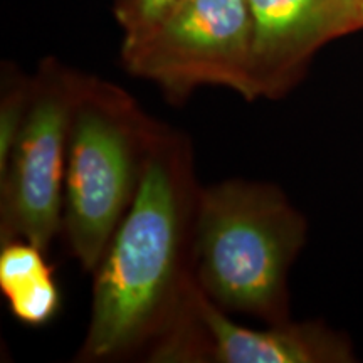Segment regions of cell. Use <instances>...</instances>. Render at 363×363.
Segmentation results:
<instances>
[{"instance_id":"obj_2","label":"cell","mask_w":363,"mask_h":363,"mask_svg":"<svg viewBox=\"0 0 363 363\" xmlns=\"http://www.w3.org/2000/svg\"><path fill=\"white\" fill-rule=\"evenodd\" d=\"M306 219L278 187L229 180L197 190L194 278L216 305L267 323L288 321V274Z\"/></svg>"},{"instance_id":"obj_1","label":"cell","mask_w":363,"mask_h":363,"mask_svg":"<svg viewBox=\"0 0 363 363\" xmlns=\"http://www.w3.org/2000/svg\"><path fill=\"white\" fill-rule=\"evenodd\" d=\"M195 197L184 143L162 126L133 202L94 271L83 360H106L150 340L162 342L187 313L195 284L187 269Z\"/></svg>"},{"instance_id":"obj_6","label":"cell","mask_w":363,"mask_h":363,"mask_svg":"<svg viewBox=\"0 0 363 363\" xmlns=\"http://www.w3.org/2000/svg\"><path fill=\"white\" fill-rule=\"evenodd\" d=\"M257 98L284 96L331 40L362 29L355 0H247Z\"/></svg>"},{"instance_id":"obj_8","label":"cell","mask_w":363,"mask_h":363,"mask_svg":"<svg viewBox=\"0 0 363 363\" xmlns=\"http://www.w3.org/2000/svg\"><path fill=\"white\" fill-rule=\"evenodd\" d=\"M12 315L29 326L48 323L61 305V294L51 269L6 294Z\"/></svg>"},{"instance_id":"obj_7","label":"cell","mask_w":363,"mask_h":363,"mask_svg":"<svg viewBox=\"0 0 363 363\" xmlns=\"http://www.w3.org/2000/svg\"><path fill=\"white\" fill-rule=\"evenodd\" d=\"M192 318L182 360L190 357L194 342L203 343L199 357L219 363H348L355 362L343 335L321 323H272L252 330L230 321L195 281Z\"/></svg>"},{"instance_id":"obj_5","label":"cell","mask_w":363,"mask_h":363,"mask_svg":"<svg viewBox=\"0 0 363 363\" xmlns=\"http://www.w3.org/2000/svg\"><path fill=\"white\" fill-rule=\"evenodd\" d=\"M83 74L49 57L30 78V99L9 158L0 170L2 246L27 240L48 251L62 229L67 142Z\"/></svg>"},{"instance_id":"obj_9","label":"cell","mask_w":363,"mask_h":363,"mask_svg":"<svg viewBox=\"0 0 363 363\" xmlns=\"http://www.w3.org/2000/svg\"><path fill=\"white\" fill-rule=\"evenodd\" d=\"M4 78L7 83H4L0 108V170L6 165L13 142L24 123L30 99V78L16 72H9Z\"/></svg>"},{"instance_id":"obj_10","label":"cell","mask_w":363,"mask_h":363,"mask_svg":"<svg viewBox=\"0 0 363 363\" xmlns=\"http://www.w3.org/2000/svg\"><path fill=\"white\" fill-rule=\"evenodd\" d=\"M44 252L27 240H12L4 244L0 252V289L4 296L51 269L44 259Z\"/></svg>"},{"instance_id":"obj_12","label":"cell","mask_w":363,"mask_h":363,"mask_svg":"<svg viewBox=\"0 0 363 363\" xmlns=\"http://www.w3.org/2000/svg\"><path fill=\"white\" fill-rule=\"evenodd\" d=\"M355 4L358 9V16H360V21H362V29H363V0H355Z\"/></svg>"},{"instance_id":"obj_11","label":"cell","mask_w":363,"mask_h":363,"mask_svg":"<svg viewBox=\"0 0 363 363\" xmlns=\"http://www.w3.org/2000/svg\"><path fill=\"white\" fill-rule=\"evenodd\" d=\"M185 0H113V12L125 38L155 26Z\"/></svg>"},{"instance_id":"obj_4","label":"cell","mask_w":363,"mask_h":363,"mask_svg":"<svg viewBox=\"0 0 363 363\" xmlns=\"http://www.w3.org/2000/svg\"><path fill=\"white\" fill-rule=\"evenodd\" d=\"M121 59L170 99L180 101L206 84L256 99L247 0H185L155 26L123 38Z\"/></svg>"},{"instance_id":"obj_3","label":"cell","mask_w":363,"mask_h":363,"mask_svg":"<svg viewBox=\"0 0 363 363\" xmlns=\"http://www.w3.org/2000/svg\"><path fill=\"white\" fill-rule=\"evenodd\" d=\"M160 128L120 86L83 74L67 142L62 229L86 271L98 269L125 219Z\"/></svg>"}]
</instances>
